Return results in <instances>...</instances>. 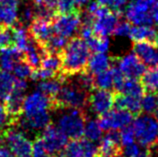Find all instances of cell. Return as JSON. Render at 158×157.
I'll return each instance as SVG.
<instances>
[{
	"label": "cell",
	"mask_w": 158,
	"mask_h": 157,
	"mask_svg": "<svg viewBox=\"0 0 158 157\" xmlns=\"http://www.w3.org/2000/svg\"><path fill=\"white\" fill-rule=\"evenodd\" d=\"M61 70L59 75L63 78L75 75L86 70L90 58V49L86 41L79 35L68 40L66 46L60 53Z\"/></svg>",
	"instance_id": "obj_1"
},
{
	"label": "cell",
	"mask_w": 158,
	"mask_h": 157,
	"mask_svg": "<svg viewBox=\"0 0 158 157\" xmlns=\"http://www.w3.org/2000/svg\"><path fill=\"white\" fill-rule=\"evenodd\" d=\"M88 94V91L79 87L68 77H65L60 90L52 99L51 110L54 111L60 108L86 109Z\"/></svg>",
	"instance_id": "obj_2"
},
{
	"label": "cell",
	"mask_w": 158,
	"mask_h": 157,
	"mask_svg": "<svg viewBox=\"0 0 158 157\" xmlns=\"http://www.w3.org/2000/svg\"><path fill=\"white\" fill-rule=\"evenodd\" d=\"M57 111L56 126L63 132L70 140L81 139L83 137L85 121L87 119L86 109L78 108H60Z\"/></svg>",
	"instance_id": "obj_3"
},
{
	"label": "cell",
	"mask_w": 158,
	"mask_h": 157,
	"mask_svg": "<svg viewBox=\"0 0 158 157\" xmlns=\"http://www.w3.org/2000/svg\"><path fill=\"white\" fill-rule=\"evenodd\" d=\"M132 129L140 146L152 148L158 144V121L151 115H137L133 120Z\"/></svg>",
	"instance_id": "obj_4"
},
{
	"label": "cell",
	"mask_w": 158,
	"mask_h": 157,
	"mask_svg": "<svg viewBox=\"0 0 158 157\" xmlns=\"http://www.w3.org/2000/svg\"><path fill=\"white\" fill-rule=\"evenodd\" d=\"M1 133L3 145L14 157H32L33 143L20 128L14 124L1 130Z\"/></svg>",
	"instance_id": "obj_5"
},
{
	"label": "cell",
	"mask_w": 158,
	"mask_h": 157,
	"mask_svg": "<svg viewBox=\"0 0 158 157\" xmlns=\"http://www.w3.org/2000/svg\"><path fill=\"white\" fill-rule=\"evenodd\" d=\"M154 0H131L125 6V17L133 25L152 26L151 8Z\"/></svg>",
	"instance_id": "obj_6"
},
{
	"label": "cell",
	"mask_w": 158,
	"mask_h": 157,
	"mask_svg": "<svg viewBox=\"0 0 158 157\" xmlns=\"http://www.w3.org/2000/svg\"><path fill=\"white\" fill-rule=\"evenodd\" d=\"M27 89L26 80L15 78L13 88L7 97L4 99V108L8 115L16 121L17 118L23 112V103L25 99V93Z\"/></svg>",
	"instance_id": "obj_7"
},
{
	"label": "cell",
	"mask_w": 158,
	"mask_h": 157,
	"mask_svg": "<svg viewBox=\"0 0 158 157\" xmlns=\"http://www.w3.org/2000/svg\"><path fill=\"white\" fill-rule=\"evenodd\" d=\"M80 26L81 14L79 13L78 10L55 16L52 20L54 33L66 37V38H71L78 34Z\"/></svg>",
	"instance_id": "obj_8"
},
{
	"label": "cell",
	"mask_w": 158,
	"mask_h": 157,
	"mask_svg": "<svg viewBox=\"0 0 158 157\" xmlns=\"http://www.w3.org/2000/svg\"><path fill=\"white\" fill-rule=\"evenodd\" d=\"M114 105V92L106 89H92L88 94L87 107L96 116H101L112 109Z\"/></svg>",
	"instance_id": "obj_9"
},
{
	"label": "cell",
	"mask_w": 158,
	"mask_h": 157,
	"mask_svg": "<svg viewBox=\"0 0 158 157\" xmlns=\"http://www.w3.org/2000/svg\"><path fill=\"white\" fill-rule=\"evenodd\" d=\"M134 115L129 111L123 109L110 110L98 117V122L102 130H119L124 127L129 126L134 120Z\"/></svg>",
	"instance_id": "obj_10"
},
{
	"label": "cell",
	"mask_w": 158,
	"mask_h": 157,
	"mask_svg": "<svg viewBox=\"0 0 158 157\" xmlns=\"http://www.w3.org/2000/svg\"><path fill=\"white\" fill-rule=\"evenodd\" d=\"M46 152L51 156H56L68 143V138L55 125H48L40 135Z\"/></svg>",
	"instance_id": "obj_11"
},
{
	"label": "cell",
	"mask_w": 158,
	"mask_h": 157,
	"mask_svg": "<svg viewBox=\"0 0 158 157\" xmlns=\"http://www.w3.org/2000/svg\"><path fill=\"white\" fill-rule=\"evenodd\" d=\"M113 63L126 78L139 79L146 70V66L134 53L121 57H113Z\"/></svg>",
	"instance_id": "obj_12"
},
{
	"label": "cell",
	"mask_w": 158,
	"mask_h": 157,
	"mask_svg": "<svg viewBox=\"0 0 158 157\" xmlns=\"http://www.w3.org/2000/svg\"><path fill=\"white\" fill-rule=\"evenodd\" d=\"M122 153V145L118 130H108L100 139L96 157H118Z\"/></svg>",
	"instance_id": "obj_13"
},
{
	"label": "cell",
	"mask_w": 158,
	"mask_h": 157,
	"mask_svg": "<svg viewBox=\"0 0 158 157\" xmlns=\"http://www.w3.org/2000/svg\"><path fill=\"white\" fill-rule=\"evenodd\" d=\"M132 50L145 65L149 67L158 66V46L156 44L148 41H138L134 42Z\"/></svg>",
	"instance_id": "obj_14"
},
{
	"label": "cell",
	"mask_w": 158,
	"mask_h": 157,
	"mask_svg": "<svg viewBox=\"0 0 158 157\" xmlns=\"http://www.w3.org/2000/svg\"><path fill=\"white\" fill-rule=\"evenodd\" d=\"M52 109V99L45 96L39 90L27 95L23 103V114Z\"/></svg>",
	"instance_id": "obj_15"
},
{
	"label": "cell",
	"mask_w": 158,
	"mask_h": 157,
	"mask_svg": "<svg viewBox=\"0 0 158 157\" xmlns=\"http://www.w3.org/2000/svg\"><path fill=\"white\" fill-rule=\"evenodd\" d=\"M28 32L37 42L43 46L54 34L52 21H46V20L37 18L33 19L32 22L29 24Z\"/></svg>",
	"instance_id": "obj_16"
},
{
	"label": "cell",
	"mask_w": 158,
	"mask_h": 157,
	"mask_svg": "<svg viewBox=\"0 0 158 157\" xmlns=\"http://www.w3.org/2000/svg\"><path fill=\"white\" fill-rule=\"evenodd\" d=\"M18 0H0V25H14L18 21Z\"/></svg>",
	"instance_id": "obj_17"
},
{
	"label": "cell",
	"mask_w": 158,
	"mask_h": 157,
	"mask_svg": "<svg viewBox=\"0 0 158 157\" xmlns=\"http://www.w3.org/2000/svg\"><path fill=\"white\" fill-rule=\"evenodd\" d=\"M140 99L134 96H130V95H125L119 92L114 91V105L115 109H123L129 111L136 117L137 115L141 114L142 110H141V104Z\"/></svg>",
	"instance_id": "obj_18"
},
{
	"label": "cell",
	"mask_w": 158,
	"mask_h": 157,
	"mask_svg": "<svg viewBox=\"0 0 158 157\" xmlns=\"http://www.w3.org/2000/svg\"><path fill=\"white\" fill-rule=\"evenodd\" d=\"M128 37L133 42H138V41H148L153 44L158 42V32L152 26L147 25H134L131 26ZM158 46V45H157Z\"/></svg>",
	"instance_id": "obj_19"
},
{
	"label": "cell",
	"mask_w": 158,
	"mask_h": 157,
	"mask_svg": "<svg viewBox=\"0 0 158 157\" xmlns=\"http://www.w3.org/2000/svg\"><path fill=\"white\" fill-rule=\"evenodd\" d=\"M113 64V57L108 56L106 53H94L87 63L86 70L91 74H97L110 68Z\"/></svg>",
	"instance_id": "obj_20"
},
{
	"label": "cell",
	"mask_w": 158,
	"mask_h": 157,
	"mask_svg": "<svg viewBox=\"0 0 158 157\" xmlns=\"http://www.w3.org/2000/svg\"><path fill=\"white\" fill-rule=\"evenodd\" d=\"M3 52L0 56V67L2 71L11 72L14 65L23 59V52L20 51L16 47H9L6 49H2Z\"/></svg>",
	"instance_id": "obj_21"
},
{
	"label": "cell",
	"mask_w": 158,
	"mask_h": 157,
	"mask_svg": "<svg viewBox=\"0 0 158 157\" xmlns=\"http://www.w3.org/2000/svg\"><path fill=\"white\" fill-rule=\"evenodd\" d=\"M62 83H63V78L60 75H58L57 77L50 78V79L40 80L38 82V85H37V88L45 96L53 99L60 90Z\"/></svg>",
	"instance_id": "obj_22"
},
{
	"label": "cell",
	"mask_w": 158,
	"mask_h": 157,
	"mask_svg": "<svg viewBox=\"0 0 158 157\" xmlns=\"http://www.w3.org/2000/svg\"><path fill=\"white\" fill-rule=\"evenodd\" d=\"M140 83L145 92L158 93V66L145 70L140 77Z\"/></svg>",
	"instance_id": "obj_23"
},
{
	"label": "cell",
	"mask_w": 158,
	"mask_h": 157,
	"mask_svg": "<svg viewBox=\"0 0 158 157\" xmlns=\"http://www.w3.org/2000/svg\"><path fill=\"white\" fill-rule=\"evenodd\" d=\"M83 136L84 138L92 142H98L103 136V130L100 127V124L97 119L90 118L86 119L84 131H83Z\"/></svg>",
	"instance_id": "obj_24"
},
{
	"label": "cell",
	"mask_w": 158,
	"mask_h": 157,
	"mask_svg": "<svg viewBox=\"0 0 158 157\" xmlns=\"http://www.w3.org/2000/svg\"><path fill=\"white\" fill-rule=\"evenodd\" d=\"M119 93L141 98L145 93V91L140 83V81H138L137 79H132V78H125L121 88L119 90Z\"/></svg>",
	"instance_id": "obj_25"
},
{
	"label": "cell",
	"mask_w": 158,
	"mask_h": 157,
	"mask_svg": "<svg viewBox=\"0 0 158 157\" xmlns=\"http://www.w3.org/2000/svg\"><path fill=\"white\" fill-rule=\"evenodd\" d=\"M94 88L110 90L113 88V71L112 66L102 72H99L93 75Z\"/></svg>",
	"instance_id": "obj_26"
},
{
	"label": "cell",
	"mask_w": 158,
	"mask_h": 157,
	"mask_svg": "<svg viewBox=\"0 0 158 157\" xmlns=\"http://www.w3.org/2000/svg\"><path fill=\"white\" fill-rule=\"evenodd\" d=\"M54 157H83L81 139H74L68 141L63 150Z\"/></svg>",
	"instance_id": "obj_27"
},
{
	"label": "cell",
	"mask_w": 158,
	"mask_h": 157,
	"mask_svg": "<svg viewBox=\"0 0 158 157\" xmlns=\"http://www.w3.org/2000/svg\"><path fill=\"white\" fill-rule=\"evenodd\" d=\"M67 42H68V38L54 33L50 37V39L43 45V47L48 53H56V54H59V53L63 50V48L66 46Z\"/></svg>",
	"instance_id": "obj_28"
},
{
	"label": "cell",
	"mask_w": 158,
	"mask_h": 157,
	"mask_svg": "<svg viewBox=\"0 0 158 157\" xmlns=\"http://www.w3.org/2000/svg\"><path fill=\"white\" fill-rule=\"evenodd\" d=\"M86 41L90 51L95 53H106L109 49V39L108 37H101L92 35Z\"/></svg>",
	"instance_id": "obj_29"
},
{
	"label": "cell",
	"mask_w": 158,
	"mask_h": 157,
	"mask_svg": "<svg viewBox=\"0 0 158 157\" xmlns=\"http://www.w3.org/2000/svg\"><path fill=\"white\" fill-rule=\"evenodd\" d=\"M15 77L10 72L1 71L0 72V102L4 101L7 95L13 88Z\"/></svg>",
	"instance_id": "obj_30"
},
{
	"label": "cell",
	"mask_w": 158,
	"mask_h": 157,
	"mask_svg": "<svg viewBox=\"0 0 158 157\" xmlns=\"http://www.w3.org/2000/svg\"><path fill=\"white\" fill-rule=\"evenodd\" d=\"M141 110L144 111L145 114L151 115L158 108V93L145 92L140 99Z\"/></svg>",
	"instance_id": "obj_31"
},
{
	"label": "cell",
	"mask_w": 158,
	"mask_h": 157,
	"mask_svg": "<svg viewBox=\"0 0 158 157\" xmlns=\"http://www.w3.org/2000/svg\"><path fill=\"white\" fill-rule=\"evenodd\" d=\"M40 67L50 70L56 75H59L61 70V58L59 54L56 53H47L43 57ZM39 67V68H40Z\"/></svg>",
	"instance_id": "obj_32"
},
{
	"label": "cell",
	"mask_w": 158,
	"mask_h": 157,
	"mask_svg": "<svg viewBox=\"0 0 158 157\" xmlns=\"http://www.w3.org/2000/svg\"><path fill=\"white\" fill-rule=\"evenodd\" d=\"M33 12H34V19H42L46 21H52L55 17V9L44 5L38 0H35L33 4Z\"/></svg>",
	"instance_id": "obj_33"
},
{
	"label": "cell",
	"mask_w": 158,
	"mask_h": 157,
	"mask_svg": "<svg viewBox=\"0 0 158 157\" xmlns=\"http://www.w3.org/2000/svg\"><path fill=\"white\" fill-rule=\"evenodd\" d=\"M33 70L34 69H33L25 60L21 59L14 65L13 69H12V72H13L15 78L26 80L28 78H31Z\"/></svg>",
	"instance_id": "obj_34"
},
{
	"label": "cell",
	"mask_w": 158,
	"mask_h": 157,
	"mask_svg": "<svg viewBox=\"0 0 158 157\" xmlns=\"http://www.w3.org/2000/svg\"><path fill=\"white\" fill-rule=\"evenodd\" d=\"M97 2L119 14L125 8L128 0H97Z\"/></svg>",
	"instance_id": "obj_35"
},
{
	"label": "cell",
	"mask_w": 158,
	"mask_h": 157,
	"mask_svg": "<svg viewBox=\"0 0 158 157\" xmlns=\"http://www.w3.org/2000/svg\"><path fill=\"white\" fill-rule=\"evenodd\" d=\"M55 9L58 13L64 14V13H70V12L76 11L77 7L73 0H57Z\"/></svg>",
	"instance_id": "obj_36"
},
{
	"label": "cell",
	"mask_w": 158,
	"mask_h": 157,
	"mask_svg": "<svg viewBox=\"0 0 158 157\" xmlns=\"http://www.w3.org/2000/svg\"><path fill=\"white\" fill-rule=\"evenodd\" d=\"M120 141H121V145L126 146L128 144L133 143L135 140V136H134V132H133L132 126H127L124 127L122 129H120Z\"/></svg>",
	"instance_id": "obj_37"
},
{
	"label": "cell",
	"mask_w": 158,
	"mask_h": 157,
	"mask_svg": "<svg viewBox=\"0 0 158 157\" xmlns=\"http://www.w3.org/2000/svg\"><path fill=\"white\" fill-rule=\"evenodd\" d=\"M15 120L12 119L4 108L3 103L0 102V130H3L5 128L15 124Z\"/></svg>",
	"instance_id": "obj_38"
},
{
	"label": "cell",
	"mask_w": 158,
	"mask_h": 157,
	"mask_svg": "<svg viewBox=\"0 0 158 157\" xmlns=\"http://www.w3.org/2000/svg\"><path fill=\"white\" fill-rule=\"evenodd\" d=\"M130 29H131V24L128 21H124V20H122V21H118L112 35L126 37L129 35Z\"/></svg>",
	"instance_id": "obj_39"
},
{
	"label": "cell",
	"mask_w": 158,
	"mask_h": 157,
	"mask_svg": "<svg viewBox=\"0 0 158 157\" xmlns=\"http://www.w3.org/2000/svg\"><path fill=\"white\" fill-rule=\"evenodd\" d=\"M47 154L40 136H37L34 143L32 144V157H43Z\"/></svg>",
	"instance_id": "obj_40"
},
{
	"label": "cell",
	"mask_w": 158,
	"mask_h": 157,
	"mask_svg": "<svg viewBox=\"0 0 158 157\" xmlns=\"http://www.w3.org/2000/svg\"><path fill=\"white\" fill-rule=\"evenodd\" d=\"M141 150H142V149L140 148L139 144L133 142V143H130V144H128V145L122 147L121 155L123 157H134V156H136L137 154H138Z\"/></svg>",
	"instance_id": "obj_41"
},
{
	"label": "cell",
	"mask_w": 158,
	"mask_h": 157,
	"mask_svg": "<svg viewBox=\"0 0 158 157\" xmlns=\"http://www.w3.org/2000/svg\"><path fill=\"white\" fill-rule=\"evenodd\" d=\"M151 18L153 20V23L158 25V0H154L153 2L151 8Z\"/></svg>",
	"instance_id": "obj_42"
},
{
	"label": "cell",
	"mask_w": 158,
	"mask_h": 157,
	"mask_svg": "<svg viewBox=\"0 0 158 157\" xmlns=\"http://www.w3.org/2000/svg\"><path fill=\"white\" fill-rule=\"evenodd\" d=\"M0 157H14L6 146L2 145L0 147Z\"/></svg>",
	"instance_id": "obj_43"
},
{
	"label": "cell",
	"mask_w": 158,
	"mask_h": 157,
	"mask_svg": "<svg viewBox=\"0 0 158 157\" xmlns=\"http://www.w3.org/2000/svg\"><path fill=\"white\" fill-rule=\"evenodd\" d=\"M38 1L41 2L42 4H44V5H46L48 7L52 8V9H55L57 0H38Z\"/></svg>",
	"instance_id": "obj_44"
},
{
	"label": "cell",
	"mask_w": 158,
	"mask_h": 157,
	"mask_svg": "<svg viewBox=\"0 0 158 157\" xmlns=\"http://www.w3.org/2000/svg\"><path fill=\"white\" fill-rule=\"evenodd\" d=\"M149 153H150V157H158V144L152 148H149Z\"/></svg>",
	"instance_id": "obj_45"
},
{
	"label": "cell",
	"mask_w": 158,
	"mask_h": 157,
	"mask_svg": "<svg viewBox=\"0 0 158 157\" xmlns=\"http://www.w3.org/2000/svg\"><path fill=\"white\" fill-rule=\"evenodd\" d=\"M74 3H75L76 7H82L86 5V4H88L90 2V0H73Z\"/></svg>",
	"instance_id": "obj_46"
},
{
	"label": "cell",
	"mask_w": 158,
	"mask_h": 157,
	"mask_svg": "<svg viewBox=\"0 0 158 157\" xmlns=\"http://www.w3.org/2000/svg\"><path fill=\"white\" fill-rule=\"evenodd\" d=\"M3 145V139H2V133H1V130H0V147Z\"/></svg>",
	"instance_id": "obj_47"
},
{
	"label": "cell",
	"mask_w": 158,
	"mask_h": 157,
	"mask_svg": "<svg viewBox=\"0 0 158 157\" xmlns=\"http://www.w3.org/2000/svg\"><path fill=\"white\" fill-rule=\"evenodd\" d=\"M153 114H154V118L156 119V120L158 121V108L155 110V112L154 113H153Z\"/></svg>",
	"instance_id": "obj_48"
},
{
	"label": "cell",
	"mask_w": 158,
	"mask_h": 157,
	"mask_svg": "<svg viewBox=\"0 0 158 157\" xmlns=\"http://www.w3.org/2000/svg\"><path fill=\"white\" fill-rule=\"evenodd\" d=\"M43 157H53V156H51V155H49V154H47V155H45V156H43Z\"/></svg>",
	"instance_id": "obj_49"
},
{
	"label": "cell",
	"mask_w": 158,
	"mask_h": 157,
	"mask_svg": "<svg viewBox=\"0 0 158 157\" xmlns=\"http://www.w3.org/2000/svg\"><path fill=\"white\" fill-rule=\"evenodd\" d=\"M0 56H1V53H0Z\"/></svg>",
	"instance_id": "obj_50"
},
{
	"label": "cell",
	"mask_w": 158,
	"mask_h": 157,
	"mask_svg": "<svg viewBox=\"0 0 158 157\" xmlns=\"http://www.w3.org/2000/svg\"><path fill=\"white\" fill-rule=\"evenodd\" d=\"M157 45H158V42H157Z\"/></svg>",
	"instance_id": "obj_51"
}]
</instances>
